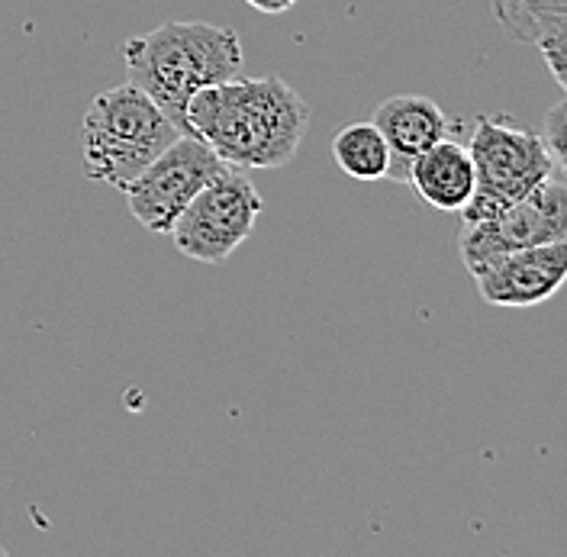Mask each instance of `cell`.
Instances as JSON below:
<instances>
[{"instance_id":"cell-15","label":"cell","mask_w":567,"mask_h":557,"mask_svg":"<svg viewBox=\"0 0 567 557\" xmlns=\"http://www.w3.org/2000/svg\"><path fill=\"white\" fill-rule=\"evenodd\" d=\"M0 557H7V548H3V545H0Z\"/></svg>"},{"instance_id":"cell-4","label":"cell","mask_w":567,"mask_h":557,"mask_svg":"<svg viewBox=\"0 0 567 557\" xmlns=\"http://www.w3.org/2000/svg\"><path fill=\"white\" fill-rule=\"evenodd\" d=\"M474 165V194L464 204V223L491 219L499 209L519 204L545 177L567 172L555 162L542 133L506 123V116H477L467 142Z\"/></svg>"},{"instance_id":"cell-1","label":"cell","mask_w":567,"mask_h":557,"mask_svg":"<svg viewBox=\"0 0 567 557\" xmlns=\"http://www.w3.org/2000/svg\"><path fill=\"white\" fill-rule=\"evenodd\" d=\"M313 110L278 74L229 78L204 87L187 104L190 136L204 140L223 165L275 172L293 162L307 140Z\"/></svg>"},{"instance_id":"cell-8","label":"cell","mask_w":567,"mask_h":557,"mask_svg":"<svg viewBox=\"0 0 567 557\" xmlns=\"http://www.w3.org/2000/svg\"><path fill=\"white\" fill-rule=\"evenodd\" d=\"M567 280V239L529 245L509 255H499L474 271L477 293L491 307L526 310L548 303Z\"/></svg>"},{"instance_id":"cell-6","label":"cell","mask_w":567,"mask_h":557,"mask_svg":"<svg viewBox=\"0 0 567 557\" xmlns=\"http://www.w3.org/2000/svg\"><path fill=\"white\" fill-rule=\"evenodd\" d=\"M561 239H567V180L565 172H555L519 204L499 209L491 219L464 223L458 251L464 268L474 275L499 255Z\"/></svg>"},{"instance_id":"cell-7","label":"cell","mask_w":567,"mask_h":557,"mask_svg":"<svg viewBox=\"0 0 567 557\" xmlns=\"http://www.w3.org/2000/svg\"><path fill=\"white\" fill-rule=\"evenodd\" d=\"M223 168L226 165L207 142L197 136H177L155 162H148L123 187L126 209L145 233L168 236L181 209Z\"/></svg>"},{"instance_id":"cell-13","label":"cell","mask_w":567,"mask_h":557,"mask_svg":"<svg viewBox=\"0 0 567 557\" xmlns=\"http://www.w3.org/2000/svg\"><path fill=\"white\" fill-rule=\"evenodd\" d=\"M567 116V104L558 101V104L548 110V120H545V142H548V152L555 155V162L567 165V136H565V120Z\"/></svg>"},{"instance_id":"cell-3","label":"cell","mask_w":567,"mask_h":557,"mask_svg":"<svg viewBox=\"0 0 567 557\" xmlns=\"http://www.w3.org/2000/svg\"><path fill=\"white\" fill-rule=\"evenodd\" d=\"M177 136L184 133L136 84L126 81L120 87H110L97 94L84 113V133H81L84 177L123 190Z\"/></svg>"},{"instance_id":"cell-11","label":"cell","mask_w":567,"mask_h":557,"mask_svg":"<svg viewBox=\"0 0 567 557\" xmlns=\"http://www.w3.org/2000/svg\"><path fill=\"white\" fill-rule=\"evenodd\" d=\"M403 184L416 190L425 207L439 213H461L474 194V165L467 145L439 140L406 168Z\"/></svg>"},{"instance_id":"cell-2","label":"cell","mask_w":567,"mask_h":557,"mask_svg":"<svg viewBox=\"0 0 567 557\" xmlns=\"http://www.w3.org/2000/svg\"><path fill=\"white\" fill-rule=\"evenodd\" d=\"M126 81L145 91L184 136L187 104L197 91L243 71V42L236 30L204 20H172L123 42Z\"/></svg>"},{"instance_id":"cell-9","label":"cell","mask_w":567,"mask_h":557,"mask_svg":"<svg viewBox=\"0 0 567 557\" xmlns=\"http://www.w3.org/2000/svg\"><path fill=\"white\" fill-rule=\"evenodd\" d=\"M371 123L381 130V136L388 142V180H400V184L406 177V168L423 155L425 148H432L449 133L445 110L435 104L432 97H423V94L388 97L384 104L374 110Z\"/></svg>"},{"instance_id":"cell-10","label":"cell","mask_w":567,"mask_h":557,"mask_svg":"<svg viewBox=\"0 0 567 557\" xmlns=\"http://www.w3.org/2000/svg\"><path fill=\"white\" fill-rule=\"evenodd\" d=\"M496 20L509 39L529 42L548 62V71L567 91V0H494Z\"/></svg>"},{"instance_id":"cell-5","label":"cell","mask_w":567,"mask_h":557,"mask_svg":"<svg viewBox=\"0 0 567 557\" xmlns=\"http://www.w3.org/2000/svg\"><path fill=\"white\" fill-rule=\"evenodd\" d=\"M261 213L265 200L258 197L251 177L243 168L226 165L181 209L168 236L184 258L219 265L255 233Z\"/></svg>"},{"instance_id":"cell-14","label":"cell","mask_w":567,"mask_h":557,"mask_svg":"<svg viewBox=\"0 0 567 557\" xmlns=\"http://www.w3.org/2000/svg\"><path fill=\"white\" fill-rule=\"evenodd\" d=\"M251 10H258V13H268V17H281L287 13L297 0H246Z\"/></svg>"},{"instance_id":"cell-12","label":"cell","mask_w":567,"mask_h":557,"mask_svg":"<svg viewBox=\"0 0 567 557\" xmlns=\"http://www.w3.org/2000/svg\"><path fill=\"white\" fill-rule=\"evenodd\" d=\"M332 158L352 180H384L390 168L388 142L381 130L368 123H352L332 140Z\"/></svg>"}]
</instances>
